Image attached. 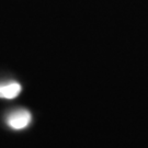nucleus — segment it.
Wrapping results in <instances>:
<instances>
[{
  "label": "nucleus",
  "instance_id": "1",
  "mask_svg": "<svg viewBox=\"0 0 148 148\" xmlns=\"http://www.w3.org/2000/svg\"><path fill=\"white\" fill-rule=\"evenodd\" d=\"M31 122V113L25 109L16 110L10 113L7 117V123L13 130H22L30 124Z\"/></svg>",
  "mask_w": 148,
  "mask_h": 148
},
{
  "label": "nucleus",
  "instance_id": "2",
  "mask_svg": "<svg viewBox=\"0 0 148 148\" xmlns=\"http://www.w3.org/2000/svg\"><path fill=\"white\" fill-rule=\"evenodd\" d=\"M21 92V85L18 82H9L0 85V98L2 99H14Z\"/></svg>",
  "mask_w": 148,
  "mask_h": 148
}]
</instances>
